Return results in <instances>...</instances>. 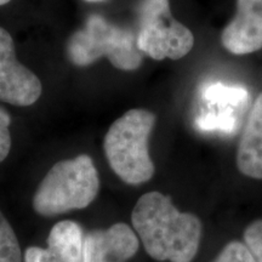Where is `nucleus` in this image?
<instances>
[{"label": "nucleus", "instance_id": "nucleus-5", "mask_svg": "<svg viewBox=\"0 0 262 262\" xmlns=\"http://www.w3.org/2000/svg\"><path fill=\"white\" fill-rule=\"evenodd\" d=\"M139 22L137 49L153 60H180L194 45L193 33L171 16L169 0H143Z\"/></svg>", "mask_w": 262, "mask_h": 262}, {"label": "nucleus", "instance_id": "nucleus-18", "mask_svg": "<svg viewBox=\"0 0 262 262\" xmlns=\"http://www.w3.org/2000/svg\"><path fill=\"white\" fill-rule=\"evenodd\" d=\"M86 2H90V3H94V2H102V0H86Z\"/></svg>", "mask_w": 262, "mask_h": 262}, {"label": "nucleus", "instance_id": "nucleus-2", "mask_svg": "<svg viewBox=\"0 0 262 262\" xmlns=\"http://www.w3.org/2000/svg\"><path fill=\"white\" fill-rule=\"evenodd\" d=\"M155 125V114L136 108L118 118L104 136V155L110 166L129 185L149 181L155 173L148 152V139Z\"/></svg>", "mask_w": 262, "mask_h": 262}, {"label": "nucleus", "instance_id": "nucleus-8", "mask_svg": "<svg viewBox=\"0 0 262 262\" xmlns=\"http://www.w3.org/2000/svg\"><path fill=\"white\" fill-rule=\"evenodd\" d=\"M139 238L125 224H114L84 237L83 262H125L139 250Z\"/></svg>", "mask_w": 262, "mask_h": 262}, {"label": "nucleus", "instance_id": "nucleus-16", "mask_svg": "<svg viewBox=\"0 0 262 262\" xmlns=\"http://www.w3.org/2000/svg\"><path fill=\"white\" fill-rule=\"evenodd\" d=\"M11 117L5 108L0 107V163L9 156L11 149V134H10Z\"/></svg>", "mask_w": 262, "mask_h": 262}, {"label": "nucleus", "instance_id": "nucleus-14", "mask_svg": "<svg viewBox=\"0 0 262 262\" xmlns=\"http://www.w3.org/2000/svg\"><path fill=\"white\" fill-rule=\"evenodd\" d=\"M214 262H256L247 245L239 242H231L222 249Z\"/></svg>", "mask_w": 262, "mask_h": 262}, {"label": "nucleus", "instance_id": "nucleus-7", "mask_svg": "<svg viewBox=\"0 0 262 262\" xmlns=\"http://www.w3.org/2000/svg\"><path fill=\"white\" fill-rule=\"evenodd\" d=\"M221 42L234 55L262 49V0H237V12L222 32Z\"/></svg>", "mask_w": 262, "mask_h": 262}, {"label": "nucleus", "instance_id": "nucleus-17", "mask_svg": "<svg viewBox=\"0 0 262 262\" xmlns=\"http://www.w3.org/2000/svg\"><path fill=\"white\" fill-rule=\"evenodd\" d=\"M10 2H11V0H0V6L8 4V3H10Z\"/></svg>", "mask_w": 262, "mask_h": 262}, {"label": "nucleus", "instance_id": "nucleus-4", "mask_svg": "<svg viewBox=\"0 0 262 262\" xmlns=\"http://www.w3.org/2000/svg\"><path fill=\"white\" fill-rule=\"evenodd\" d=\"M66 50L68 60L80 67L107 57L118 70L135 71L143 58L130 29L118 27L98 15L90 16L84 27L68 39Z\"/></svg>", "mask_w": 262, "mask_h": 262}, {"label": "nucleus", "instance_id": "nucleus-1", "mask_svg": "<svg viewBox=\"0 0 262 262\" xmlns=\"http://www.w3.org/2000/svg\"><path fill=\"white\" fill-rule=\"evenodd\" d=\"M131 221L150 257L157 261L191 262L198 251L202 224L180 212L160 192L143 194L134 206Z\"/></svg>", "mask_w": 262, "mask_h": 262}, {"label": "nucleus", "instance_id": "nucleus-12", "mask_svg": "<svg viewBox=\"0 0 262 262\" xmlns=\"http://www.w3.org/2000/svg\"><path fill=\"white\" fill-rule=\"evenodd\" d=\"M194 124L196 129L205 131V133L231 134L235 130L238 122L233 110L215 108V110L199 114L195 118Z\"/></svg>", "mask_w": 262, "mask_h": 262}, {"label": "nucleus", "instance_id": "nucleus-15", "mask_svg": "<svg viewBox=\"0 0 262 262\" xmlns=\"http://www.w3.org/2000/svg\"><path fill=\"white\" fill-rule=\"evenodd\" d=\"M244 242L255 261L262 262V220L248 226L244 232Z\"/></svg>", "mask_w": 262, "mask_h": 262}, {"label": "nucleus", "instance_id": "nucleus-9", "mask_svg": "<svg viewBox=\"0 0 262 262\" xmlns=\"http://www.w3.org/2000/svg\"><path fill=\"white\" fill-rule=\"evenodd\" d=\"M83 249L80 226L73 221H61L51 228L48 248H28L25 262H83Z\"/></svg>", "mask_w": 262, "mask_h": 262}, {"label": "nucleus", "instance_id": "nucleus-3", "mask_svg": "<svg viewBox=\"0 0 262 262\" xmlns=\"http://www.w3.org/2000/svg\"><path fill=\"white\" fill-rule=\"evenodd\" d=\"M98 188V173L89 156L61 160L42 179L33 198V208L42 216L79 210L95 201Z\"/></svg>", "mask_w": 262, "mask_h": 262}, {"label": "nucleus", "instance_id": "nucleus-10", "mask_svg": "<svg viewBox=\"0 0 262 262\" xmlns=\"http://www.w3.org/2000/svg\"><path fill=\"white\" fill-rule=\"evenodd\" d=\"M237 166L248 178L262 180V93L255 100L239 141Z\"/></svg>", "mask_w": 262, "mask_h": 262}, {"label": "nucleus", "instance_id": "nucleus-6", "mask_svg": "<svg viewBox=\"0 0 262 262\" xmlns=\"http://www.w3.org/2000/svg\"><path fill=\"white\" fill-rule=\"evenodd\" d=\"M41 93L38 75L16 58L14 39L0 27V102L28 107L37 102Z\"/></svg>", "mask_w": 262, "mask_h": 262}, {"label": "nucleus", "instance_id": "nucleus-11", "mask_svg": "<svg viewBox=\"0 0 262 262\" xmlns=\"http://www.w3.org/2000/svg\"><path fill=\"white\" fill-rule=\"evenodd\" d=\"M203 98L210 107L233 110V108L245 106L248 102L249 95L248 90L243 86L212 83L204 88Z\"/></svg>", "mask_w": 262, "mask_h": 262}, {"label": "nucleus", "instance_id": "nucleus-13", "mask_svg": "<svg viewBox=\"0 0 262 262\" xmlns=\"http://www.w3.org/2000/svg\"><path fill=\"white\" fill-rule=\"evenodd\" d=\"M0 262H22L21 248L14 229L0 211Z\"/></svg>", "mask_w": 262, "mask_h": 262}]
</instances>
